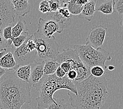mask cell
<instances>
[{
	"mask_svg": "<svg viewBox=\"0 0 123 109\" xmlns=\"http://www.w3.org/2000/svg\"><path fill=\"white\" fill-rule=\"evenodd\" d=\"M77 95L68 92L70 104L75 109H100L108 96L107 81L104 77L90 75L81 81H74Z\"/></svg>",
	"mask_w": 123,
	"mask_h": 109,
	"instance_id": "1",
	"label": "cell"
},
{
	"mask_svg": "<svg viewBox=\"0 0 123 109\" xmlns=\"http://www.w3.org/2000/svg\"><path fill=\"white\" fill-rule=\"evenodd\" d=\"M31 87L17 77L15 71L7 70L0 78V109H21L31 103Z\"/></svg>",
	"mask_w": 123,
	"mask_h": 109,
	"instance_id": "2",
	"label": "cell"
},
{
	"mask_svg": "<svg viewBox=\"0 0 123 109\" xmlns=\"http://www.w3.org/2000/svg\"><path fill=\"white\" fill-rule=\"evenodd\" d=\"M33 87L39 92V96L36 99L38 109H46L48 106L55 102V93L61 89H66L77 95L74 82L69 80L67 76L60 78L55 74L44 75L37 83Z\"/></svg>",
	"mask_w": 123,
	"mask_h": 109,
	"instance_id": "3",
	"label": "cell"
},
{
	"mask_svg": "<svg viewBox=\"0 0 123 109\" xmlns=\"http://www.w3.org/2000/svg\"><path fill=\"white\" fill-rule=\"evenodd\" d=\"M74 49L77 51L82 63L90 69L96 66L106 69L105 63L112 59L110 54L105 49L101 47L95 49L87 44L74 45Z\"/></svg>",
	"mask_w": 123,
	"mask_h": 109,
	"instance_id": "4",
	"label": "cell"
},
{
	"mask_svg": "<svg viewBox=\"0 0 123 109\" xmlns=\"http://www.w3.org/2000/svg\"><path fill=\"white\" fill-rule=\"evenodd\" d=\"M32 38L36 44L37 52L36 62L43 63L51 59H55L59 52V46L54 36L47 38L37 31L32 35Z\"/></svg>",
	"mask_w": 123,
	"mask_h": 109,
	"instance_id": "5",
	"label": "cell"
},
{
	"mask_svg": "<svg viewBox=\"0 0 123 109\" xmlns=\"http://www.w3.org/2000/svg\"><path fill=\"white\" fill-rule=\"evenodd\" d=\"M54 60L59 64L64 61L69 63L71 66V70H74L77 72L78 77L76 81L85 80L91 75L90 69L82 63L74 49H63L62 52L58 54Z\"/></svg>",
	"mask_w": 123,
	"mask_h": 109,
	"instance_id": "6",
	"label": "cell"
},
{
	"mask_svg": "<svg viewBox=\"0 0 123 109\" xmlns=\"http://www.w3.org/2000/svg\"><path fill=\"white\" fill-rule=\"evenodd\" d=\"M17 64L20 66L31 64L36 61L37 52L36 44L32 38V35H29L24 43L18 48L12 45L11 51Z\"/></svg>",
	"mask_w": 123,
	"mask_h": 109,
	"instance_id": "7",
	"label": "cell"
},
{
	"mask_svg": "<svg viewBox=\"0 0 123 109\" xmlns=\"http://www.w3.org/2000/svg\"><path fill=\"white\" fill-rule=\"evenodd\" d=\"M16 15L11 0H0V32L15 21Z\"/></svg>",
	"mask_w": 123,
	"mask_h": 109,
	"instance_id": "8",
	"label": "cell"
},
{
	"mask_svg": "<svg viewBox=\"0 0 123 109\" xmlns=\"http://www.w3.org/2000/svg\"><path fill=\"white\" fill-rule=\"evenodd\" d=\"M107 28L103 25H97L93 27L86 38L87 44L93 48H101L104 43Z\"/></svg>",
	"mask_w": 123,
	"mask_h": 109,
	"instance_id": "9",
	"label": "cell"
},
{
	"mask_svg": "<svg viewBox=\"0 0 123 109\" xmlns=\"http://www.w3.org/2000/svg\"><path fill=\"white\" fill-rule=\"evenodd\" d=\"M63 30L55 20L39 18L37 32L47 38H51L55 33H61Z\"/></svg>",
	"mask_w": 123,
	"mask_h": 109,
	"instance_id": "10",
	"label": "cell"
},
{
	"mask_svg": "<svg viewBox=\"0 0 123 109\" xmlns=\"http://www.w3.org/2000/svg\"><path fill=\"white\" fill-rule=\"evenodd\" d=\"M44 62L35 63L31 64V75L30 79V83L31 86L37 83L44 76Z\"/></svg>",
	"mask_w": 123,
	"mask_h": 109,
	"instance_id": "11",
	"label": "cell"
},
{
	"mask_svg": "<svg viewBox=\"0 0 123 109\" xmlns=\"http://www.w3.org/2000/svg\"><path fill=\"white\" fill-rule=\"evenodd\" d=\"M16 16L23 17L30 13L31 7L28 0H11Z\"/></svg>",
	"mask_w": 123,
	"mask_h": 109,
	"instance_id": "12",
	"label": "cell"
},
{
	"mask_svg": "<svg viewBox=\"0 0 123 109\" xmlns=\"http://www.w3.org/2000/svg\"><path fill=\"white\" fill-rule=\"evenodd\" d=\"M19 67L15 61L13 54L10 51L0 59V67L6 70L15 71Z\"/></svg>",
	"mask_w": 123,
	"mask_h": 109,
	"instance_id": "13",
	"label": "cell"
},
{
	"mask_svg": "<svg viewBox=\"0 0 123 109\" xmlns=\"http://www.w3.org/2000/svg\"><path fill=\"white\" fill-rule=\"evenodd\" d=\"M95 11V1H87L78 17L81 19L91 21Z\"/></svg>",
	"mask_w": 123,
	"mask_h": 109,
	"instance_id": "14",
	"label": "cell"
},
{
	"mask_svg": "<svg viewBox=\"0 0 123 109\" xmlns=\"http://www.w3.org/2000/svg\"><path fill=\"white\" fill-rule=\"evenodd\" d=\"M95 11L107 15L112 14L114 12V1H95Z\"/></svg>",
	"mask_w": 123,
	"mask_h": 109,
	"instance_id": "15",
	"label": "cell"
},
{
	"mask_svg": "<svg viewBox=\"0 0 123 109\" xmlns=\"http://www.w3.org/2000/svg\"><path fill=\"white\" fill-rule=\"evenodd\" d=\"M87 1H69L67 8L71 15H79Z\"/></svg>",
	"mask_w": 123,
	"mask_h": 109,
	"instance_id": "16",
	"label": "cell"
},
{
	"mask_svg": "<svg viewBox=\"0 0 123 109\" xmlns=\"http://www.w3.org/2000/svg\"><path fill=\"white\" fill-rule=\"evenodd\" d=\"M15 73L20 80L29 83L31 75V64L20 66L15 70Z\"/></svg>",
	"mask_w": 123,
	"mask_h": 109,
	"instance_id": "17",
	"label": "cell"
},
{
	"mask_svg": "<svg viewBox=\"0 0 123 109\" xmlns=\"http://www.w3.org/2000/svg\"><path fill=\"white\" fill-rule=\"evenodd\" d=\"M52 19L55 20L59 25L63 31L72 24L73 20L72 17L68 18L61 15L58 12L54 13L53 16L52 17Z\"/></svg>",
	"mask_w": 123,
	"mask_h": 109,
	"instance_id": "18",
	"label": "cell"
},
{
	"mask_svg": "<svg viewBox=\"0 0 123 109\" xmlns=\"http://www.w3.org/2000/svg\"><path fill=\"white\" fill-rule=\"evenodd\" d=\"M59 66L60 64L54 59H48L45 60L43 67L44 75L48 76L55 74V71Z\"/></svg>",
	"mask_w": 123,
	"mask_h": 109,
	"instance_id": "19",
	"label": "cell"
},
{
	"mask_svg": "<svg viewBox=\"0 0 123 109\" xmlns=\"http://www.w3.org/2000/svg\"><path fill=\"white\" fill-rule=\"evenodd\" d=\"M27 26L24 19H19L17 24L12 28V35L13 38L20 36L23 32H27Z\"/></svg>",
	"mask_w": 123,
	"mask_h": 109,
	"instance_id": "20",
	"label": "cell"
},
{
	"mask_svg": "<svg viewBox=\"0 0 123 109\" xmlns=\"http://www.w3.org/2000/svg\"><path fill=\"white\" fill-rule=\"evenodd\" d=\"M12 26L10 25L5 27L2 31V36L4 39L7 42L6 48H11L12 46L13 38L12 35Z\"/></svg>",
	"mask_w": 123,
	"mask_h": 109,
	"instance_id": "21",
	"label": "cell"
},
{
	"mask_svg": "<svg viewBox=\"0 0 123 109\" xmlns=\"http://www.w3.org/2000/svg\"><path fill=\"white\" fill-rule=\"evenodd\" d=\"M55 102L50 104L46 109H67V104L63 98H55Z\"/></svg>",
	"mask_w": 123,
	"mask_h": 109,
	"instance_id": "22",
	"label": "cell"
},
{
	"mask_svg": "<svg viewBox=\"0 0 123 109\" xmlns=\"http://www.w3.org/2000/svg\"><path fill=\"white\" fill-rule=\"evenodd\" d=\"M29 35L30 34L28 32H24L18 37L13 38L12 45L14 46V47L18 48L20 46H21L27 39Z\"/></svg>",
	"mask_w": 123,
	"mask_h": 109,
	"instance_id": "23",
	"label": "cell"
},
{
	"mask_svg": "<svg viewBox=\"0 0 123 109\" xmlns=\"http://www.w3.org/2000/svg\"><path fill=\"white\" fill-rule=\"evenodd\" d=\"M91 75L96 78H100L103 77L105 71L103 67L101 66H94L90 68Z\"/></svg>",
	"mask_w": 123,
	"mask_h": 109,
	"instance_id": "24",
	"label": "cell"
},
{
	"mask_svg": "<svg viewBox=\"0 0 123 109\" xmlns=\"http://www.w3.org/2000/svg\"><path fill=\"white\" fill-rule=\"evenodd\" d=\"M114 11L119 15H123V0H113Z\"/></svg>",
	"mask_w": 123,
	"mask_h": 109,
	"instance_id": "25",
	"label": "cell"
},
{
	"mask_svg": "<svg viewBox=\"0 0 123 109\" xmlns=\"http://www.w3.org/2000/svg\"><path fill=\"white\" fill-rule=\"evenodd\" d=\"M49 4L50 12L55 13L60 8V2L58 0H54V1H48Z\"/></svg>",
	"mask_w": 123,
	"mask_h": 109,
	"instance_id": "26",
	"label": "cell"
},
{
	"mask_svg": "<svg viewBox=\"0 0 123 109\" xmlns=\"http://www.w3.org/2000/svg\"><path fill=\"white\" fill-rule=\"evenodd\" d=\"M39 10L43 14L50 12L48 1H43L41 2L39 5Z\"/></svg>",
	"mask_w": 123,
	"mask_h": 109,
	"instance_id": "27",
	"label": "cell"
},
{
	"mask_svg": "<svg viewBox=\"0 0 123 109\" xmlns=\"http://www.w3.org/2000/svg\"><path fill=\"white\" fill-rule=\"evenodd\" d=\"M55 75L58 78H64L65 76H66V73L64 72L59 66L57 69V71H55Z\"/></svg>",
	"mask_w": 123,
	"mask_h": 109,
	"instance_id": "28",
	"label": "cell"
},
{
	"mask_svg": "<svg viewBox=\"0 0 123 109\" xmlns=\"http://www.w3.org/2000/svg\"><path fill=\"white\" fill-rule=\"evenodd\" d=\"M6 45L7 42L4 39L2 34L0 32V50L3 48H6Z\"/></svg>",
	"mask_w": 123,
	"mask_h": 109,
	"instance_id": "29",
	"label": "cell"
},
{
	"mask_svg": "<svg viewBox=\"0 0 123 109\" xmlns=\"http://www.w3.org/2000/svg\"><path fill=\"white\" fill-rule=\"evenodd\" d=\"M9 51L7 48H3L0 50V59Z\"/></svg>",
	"mask_w": 123,
	"mask_h": 109,
	"instance_id": "30",
	"label": "cell"
},
{
	"mask_svg": "<svg viewBox=\"0 0 123 109\" xmlns=\"http://www.w3.org/2000/svg\"><path fill=\"white\" fill-rule=\"evenodd\" d=\"M6 71H7V70L2 69V68L0 67V78H1L5 74V73L6 72Z\"/></svg>",
	"mask_w": 123,
	"mask_h": 109,
	"instance_id": "31",
	"label": "cell"
},
{
	"mask_svg": "<svg viewBox=\"0 0 123 109\" xmlns=\"http://www.w3.org/2000/svg\"><path fill=\"white\" fill-rule=\"evenodd\" d=\"M107 69H108V70H110V71H113L114 69H115V67L114 66L112 65H110L109 66H108Z\"/></svg>",
	"mask_w": 123,
	"mask_h": 109,
	"instance_id": "32",
	"label": "cell"
},
{
	"mask_svg": "<svg viewBox=\"0 0 123 109\" xmlns=\"http://www.w3.org/2000/svg\"><path fill=\"white\" fill-rule=\"evenodd\" d=\"M120 25H121V28L123 30V15H122V19L121 20V22H120Z\"/></svg>",
	"mask_w": 123,
	"mask_h": 109,
	"instance_id": "33",
	"label": "cell"
}]
</instances>
